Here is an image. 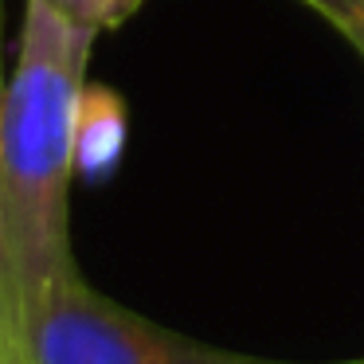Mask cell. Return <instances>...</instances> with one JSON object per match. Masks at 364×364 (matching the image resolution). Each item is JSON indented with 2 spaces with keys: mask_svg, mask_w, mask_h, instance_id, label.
<instances>
[{
  "mask_svg": "<svg viewBox=\"0 0 364 364\" xmlns=\"http://www.w3.org/2000/svg\"><path fill=\"white\" fill-rule=\"evenodd\" d=\"M98 32L63 20L43 0L24 4L20 51L0 106V223L20 314L79 278L71 251L75 106Z\"/></svg>",
  "mask_w": 364,
  "mask_h": 364,
  "instance_id": "obj_1",
  "label": "cell"
},
{
  "mask_svg": "<svg viewBox=\"0 0 364 364\" xmlns=\"http://www.w3.org/2000/svg\"><path fill=\"white\" fill-rule=\"evenodd\" d=\"M32 364H364V360H274L204 345L173 333L98 294L87 278L55 286L28 317Z\"/></svg>",
  "mask_w": 364,
  "mask_h": 364,
  "instance_id": "obj_2",
  "label": "cell"
},
{
  "mask_svg": "<svg viewBox=\"0 0 364 364\" xmlns=\"http://www.w3.org/2000/svg\"><path fill=\"white\" fill-rule=\"evenodd\" d=\"M129 141V110L106 82H87L75 106V176L102 184L118 173Z\"/></svg>",
  "mask_w": 364,
  "mask_h": 364,
  "instance_id": "obj_3",
  "label": "cell"
},
{
  "mask_svg": "<svg viewBox=\"0 0 364 364\" xmlns=\"http://www.w3.org/2000/svg\"><path fill=\"white\" fill-rule=\"evenodd\" d=\"M0 32H4V16H0ZM0 106H4V71H0ZM0 360L4 364H32L28 360L24 314H20L16 282H12L9 251H4V223H0Z\"/></svg>",
  "mask_w": 364,
  "mask_h": 364,
  "instance_id": "obj_4",
  "label": "cell"
},
{
  "mask_svg": "<svg viewBox=\"0 0 364 364\" xmlns=\"http://www.w3.org/2000/svg\"><path fill=\"white\" fill-rule=\"evenodd\" d=\"M43 4L51 12H59L63 20H71V24L102 36L122 28L126 20H134L145 0H43Z\"/></svg>",
  "mask_w": 364,
  "mask_h": 364,
  "instance_id": "obj_5",
  "label": "cell"
},
{
  "mask_svg": "<svg viewBox=\"0 0 364 364\" xmlns=\"http://www.w3.org/2000/svg\"><path fill=\"white\" fill-rule=\"evenodd\" d=\"M321 20H329L348 43L364 55V0H301Z\"/></svg>",
  "mask_w": 364,
  "mask_h": 364,
  "instance_id": "obj_6",
  "label": "cell"
},
{
  "mask_svg": "<svg viewBox=\"0 0 364 364\" xmlns=\"http://www.w3.org/2000/svg\"><path fill=\"white\" fill-rule=\"evenodd\" d=\"M0 364H4V360H0Z\"/></svg>",
  "mask_w": 364,
  "mask_h": 364,
  "instance_id": "obj_7",
  "label": "cell"
}]
</instances>
